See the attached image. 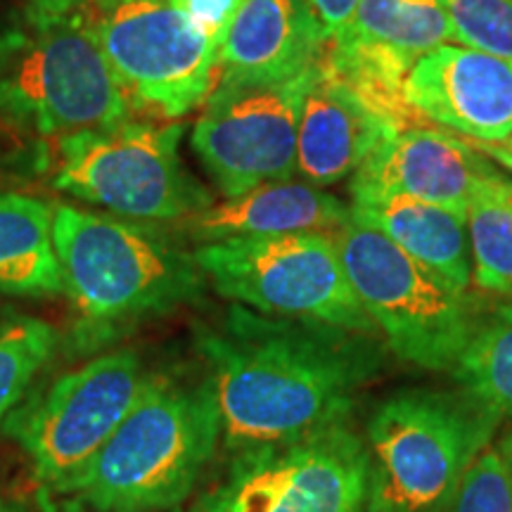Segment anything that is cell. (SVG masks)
<instances>
[{
	"instance_id": "obj_1",
	"label": "cell",
	"mask_w": 512,
	"mask_h": 512,
	"mask_svg": "<svg viewBox=\"0 0 512 512\" xmlns=\"http://www.w3.org/2000/svg\"><path fill=\"white\" fill-rule=\"evenodd\" d=\"M223 451L306 437L349 420L387 368L380 335L230 304L195 328Z\"/></svg>"
},
{
	"instance_id": "obj_2",
	"label": "cell",
	"mask_w": 512,
	"mask_h": 512,
	"mask_svg": "<svg viewBox=\"0 0 512 512\" xmlns=\"http://www.w3.org/2000/svg\"><path fill=\"white\" fill-rule=\"evenodd\" d=\"M219 444L221 415L207 377L152 373L67 498L86 512H174Z\"/></svg>"
},
{
	"instance_id": "obj_3",
	"label": "cell",
	"mask_w": 512,
	"mask_h": 512,
	"mask_svg": "<svg viewBox=\"0 0 512 512\" xmlns=\"http://www.w3.org/2000/svg\"><path fill=\"white\" fill-rule=\"evenodd\" d=\"M53 233L64 292L93 339L204 297L207 278L195 254L155 223L60 202Z\"/></svg>"
},
{
	"instance_id": "obj_4",
	"label": "cell",
	"mask_w": 512,
	"mask_h": 512,
	"mask_svg": "<svg viewBox=\"0 0 512 512\" xmlns=\"http://www.w3.org/2000/svg\"><path fill=\"white\" fill-rule=\"evenodd\" d=\"M503 415L470 389L406 387L377 403L366 425V512H444Z\"/></svg>"
},
{
	"instance_id": "obj_5",
	"label": "cell",
	"mask_w": 512,
	"mask_h": 512,
	"mask_svg": "<svg viewBox=\"0 0 512 512\" xmlns=\"http://www.w3.org/2000/svg\"><path fill=\"white\" fill-rule=\"evenodd\" d=\"M136 112L98 41L74 15H29L0 41V114L41 136L114 126Z\"/></svg>"
},
{
	"instance_id": "obj_6",
	"label": "cell",
	"mask_w": 512,
	"mask_h": 512,
	"mask_svg": "<svg viewBox=\"0 0 512 512\" xmlns=\"http://www.w3.org/2000/svg\"><path fill=\"white\" fill-rule=\"evenodd\" d=\"M335 235L351 287L387 349L411 366L453 373L484 318L477 297L411 259L354 209Z\"/></svg>"
},
{
	"instance_id": "obj_7",
	"label": "cell",
	"mask_w": 512,
	"mask_h": 512,
	"mask_svg": "<svg viewBox=\"0 0 512 512\" xmlns=\"http://www.w3.org/2000/svg\"><path fill=\"white\" fill-rule=\"evenodd\" d=\"M192 254L207 285L230 304L380 335L351 287L332 230L230 238Z\"/></svg>"
},
{
	"instance_id": "obj_8",
	"label": "cell",
	"mask_w": 512,
	"mask_h": 512,
	"mask_svg": "<svg viewBox=\"0 0 512 512\" xmlns=\"http://www.w3.org/2000/svg\"><path fill=\"white\" fill-rule=\"evenodd\" d=\"M147 375L136 349H112L55 377L12 411L3 432L27 456L43 498L72 494L138 401Z\"/></svg>"
},
{
	"instance_id": "obj_9",
	"label": "cell",
	"mask_w": 512,
	"mask_h": 512,
	"mask_svg": "<svg viewBox=\"0 0 512 512\" xmlns=\"http://www.w3.org/2000/svg\"><path fill=\"white\" fill-rule=\"evenodd\" d=\"M183 131V124L126 119L62 136L55 188L121 219L178 223L214 204L185 169Z\"/></svg>"
},
{
	"instance_id": "obj_10",
	"label": "cell",
	"mask_w": 512,
	"mask_h": 512,
	"mask_svg": "<svg viewBox=\"0 0 512 512\" xmlns=\"http://www.w3.org/2000/svg\"><path fill=\"white\" fill-rule=\"evenodd\" d=\"M368 446L349 420L230 453L190 512H366Z\"/></svg>"
},
{
	"instance_id": "obj_11",
	"label": "cell",
	"mask_w": 512,
	"mask_h": 512,
	"mask_svg": "<svg viewBox=\"0 0 512 512\" xmlns=\"http://www.w3.org/2000/svg\"><path fill=\"white\" fill-rule=\"evenodd\" d=\"M74 15L98 41L136 112L185 117L219 83V48L171 0H86Z\"/></svg>"
},
{
	"instance_id": "obj_12",
	"label": "cell",
	"mask_w": 512,
	"mask_h": 512,
	"mask_svg": "<svg viewBox=\"0 0 512 512\" xmlns=\"http://www.w3.org/2000/svg\"><path fill=\"white\" fill-rule=\"evenodd\" d=\"M318 62L268 86H216L192 126V150L223 197L297 174V133Z\"/></svg>"
},
{
	"instance_id": "obj_13",
	"label": "cell",
	"mask_w": 512,
	"mask_h": 512,
	"mask_svg": "<svg viewBox=\"0 0 512 512\" xmlns=\"http://www.w3.org/2000/svg\"><path fill=\"white\" fill-rule=\"evenodd\" d=\"M496 171L470 140L408 126L382 140L351 176V204L406 195L467 216L479 185Z\"/></svg>"
},
{
	"instance_id": "obj_14",
	"label": "cell",
	"mask_w": 512,
	"mask_h": 512,
	"mask_svg": "<svg viewBox=\"0 0 512 512\" xmlns=\"http://www.w3.org/2000/svg\"><path fill=\"white\" fill-rule=\"evenodd\" d=\"M403 98L422 119L496 143L512 133V60L446 43L413 64Z\"/></svg>"
},
{
	"instance_id": "obj_15",
	"label": "cell",
	"mask_w": 512,
	"mask_h": 512,
	"mask_svg": "<svg viewBox=\"0 0 512 512\" xmlns=\"http://www.w3.org/2000/svg\"><path fill=\"white\" fill-rule=\"evenodd\" d=\"M328 31L309 0H245L219 50L216 86H268L311 69Z\"/></svg>"
},
{
	"instance_id": "obj_16",
	"label": "cell",
	"mask_w": 512,
	"mask_h": 512,
	"mask_svg": "<svg viewBox=\"0 0 512 512\" xmlns=\"http://www.w3.org/2000/svg\"><path fill=\"white\" fill-rule=\"evenodd\" d=\"M394 133L392 121L318 60L297 133V174L306 183L328 188L354 176Z\"/></svg>"
},
{
	"instance_id": "obj_17",
	"label": "cell",
	"mask_w": 512,
	"mask_h": 512,
	"mask_svg": "<svg viewBox=\"0 0 512 512\" xmlns=\"http://www.w3.org/2000/svg\"><path fill=\"white\" fill-rule=\"evenodd\" d=\"M351 207L339 197L311 183L278 181L209 204L197 214L176 223L181 233L197 245L254 235L309 233V230H339L349 221Z\"/></svg>"
},
{
	"instance_id": "obj_18",
	"label": "cell",
	"mask_w": 512,
	"mask_h": 512,
	"mask_svg": "<svg viewBox=\"0 0 512 512\" xmlns=\"http://www.w3.org/2000/svg\"><path fill=\"white\" fill-rule=\"evenodd\" d=\"M351 209L382 230L418 264L430 268L458 290H470L472 252L467 216L406 195L351 204Z\"/></svg>"
},
{
	"instance_id": "obj_19",
	"label": "cell",
	"mask_w": 512,
	"mask_h": 512,
	"mask_svg": "<svg viewBox=\"0 0 512 512\" xmlns=\"http://www.w3.org/2000/svg\"><path fill=\"white\" fill-rule=\"evenodd\" d=\"M0 292L12 297H53L64 292L53 204L0 192Z\"/></svg>"
},
{
	"instance_id": "obj_20",
	"label": "cell",
	"mask_w": 512,
	"mask_h": 512,
	"mask_svg": "<svg viewBox=\"0 0 512 512\" xmlns=\"http://www.w3.org/2000/svg\"><path fill=\"white\" fill-rule=\"evenodd\" d=\"M453 38L441 0H358L349 27L328 41L373 50L413 69L422 55Z\"/></svg>"
},
{
	"instance_id": "obj_21",
	"label": "cell",
	"mask_w": 512,
	"mask_h": 512,
	"mask_svg": "<svg viewBox=\"0 0 512 512\" xmlns=\"http://www.w3.org/2000/svg\"><path fill=\"white\" fill-rule=\"evenodd\" d=\"M475 283L512 299V178L494 171L467 207Z\"/></svg>"
},
{
	"instance_id": "obj_22",
	"label": "cell",
	"mask_w": 512,
	"mask_h": 512,
	"mask_svg": "<svg viewBox=\"0 0 512 512\" xmlns=\"http://www.w3.org/2000/svg\"><path fill=\"white\" fill-rule=\"evenodd\" d=\"M453 375L460 387L512 418V299L484 313Z\"/></svg>"
},
{
	"instance_id": "obj_23",
	"label": "cell",
	"mask_w": 512,
	"mask_h": 512,
	"mask_svg": "<svg viewBox=\"0 0 512 512\" xmlns=\"http://www.w3.org/2000/svg\"><path fill=\"white\" fill-rule=\"evenodd\" d=\"M55 347L57 332L46 320L17 316L0 323V430L24 401Z\"/></svg>"
},
{
	"instance_id": "obj_24",
	"label": "cell",
	"mask_w": 512,
	"mask_h": 512,
	"mask_svg": "<svg viewBox=\"0 0 512 512\" xmlns=\"http://www.w3.org/2000/svg\"><path fill=\"white\" fill-rule=\"evenodd\" d=\"M456 41L512 60V0H441Z\"/></svg>"
},
{
	"instance_id": "obj_25",
	"label": "cell",
	"mask_w": 512,
	"mask_h": 512,
	"mask_svg": "<svg viewBox=\"0 0 512 512\" xmlns=\"http://www.w3.org/2000/svg\"><path fill=\"white\" fill-rule=\"evenodd\" d=\"M444 512H512V477L498 446L475 460Z\"/></svg>"
},
{
	"instance_id": "obj_26",
	"label": "cell",
	"mask_w": 512,
	"mask_h": 512,
	"mask_svg": "<svg viewBox=\"0 0 512 512\" xmlns=\"http://www.w3.org/2000/svg\"><path fill=\"white\" fill-rule=\"evenodd\" d=\"M245 0H171V5L188 19L204 38L221 50L235 17Z\"/></svg>"
},
{
	"instance_id": "obj_27",
	"label": "cell",
	"mask_w": 512,
	"mask_h": 512,
	"mask_svg": "<svg viewBox=\"0 0 512 512\" xmlns=\"http://www.w3.org/2000/svg\"><path fill=\"white\" fill-rule=\"evenodd\" d=\"M309 3L316 10L320 22H323L325 31H328V38L347 29L358 8V0H309Z\"/></svg>"
},
{
	"instance_id": "obj_28",
	"label": "cell",
	"mask_w": 512,
	"mask_h": 512,
	"mask_svg": "<svg viewBox=\"0 0 512 512\" xmlns=\"http://www.w3.org/2000/svg\"><path fill=\"white\" fill-rule=\"evenodd\" d=\"M27 12L36 17H62L72 15L86 0H24Z\"/></svg>"
},
{
	"instance_id": "obj_29",
	"label": "cell",
	"mask_w": 512,
	"mask_h": 512,
	"mask_svg": "<svg viewBox=\"0 0 512 512\" xmlns=\"http://www.w3.org/2000/svg\"><path fill=\"white\" fill-rule=\"evenodd\" d=\"M470 143L475 145L482 155L489 157L491 162H496L501 169L512 174V133L508 138L496 140V143H477V140H470Z\"/></svg>"
},
{
	"instance_id": "obj_30",
	"label": "cell",
	"mask_w": 512,
	"mask_h": 512,
	"mask_svg": "<svg viewBox=\"0 0 512 512\" xmlns=\"http://www.w3.org/2000/svg\"><path fill=\"white\" fill-rule=\"evenodd\" d=\"M498 451L503 453L505 463H508V470H510V477H512V430L505 432V437L498 441Z\"/></svg>"
},
{
	"instance_id": "obj_31",
	"label": "cell",
	"mask_w": 512,
	"mask_h": 512,
	"mask_svg": "<svg viewBox=\"0 0 512 512\" xmlns=\"http://www.w3.org/2000/svg\"><path fill=\"white\" fill-rule=\"evenodd\" d=\"M0 512H29V510L24 508V503H19L15 498H10L8 494L0 491Z\"/></svg>"
},
{
	"instance_id": "obj_32",
	"label": "cell",
	"mask_w": 512,
	"mask_h": 512,
	"mask_svg": "<svg viewBox=\"0 0 512 512\" xmlns=\"http://www.w3.org/2000/svg\"><path fill=\"white\" fill-rule=\"evenodd\" d=\"M72 512H86V510H79V508H76V510H72ZM174 512H181V510H174Z\"/></svg>"
},
{
	"instance_id": "obj_33",
	"label": "cell",
	"mask_w": 512,
	"mask_h": 512,
	"mask_svg": "<svg viewBox=\"0 0 512 512\" xmlns=\"http://www.w3.org/2000/svg\"><path fill=\"white\" fill-rule=\"evenodd\" d=\"M0 41H3V31H0Z\"/></svg>"
}]
</instances>
